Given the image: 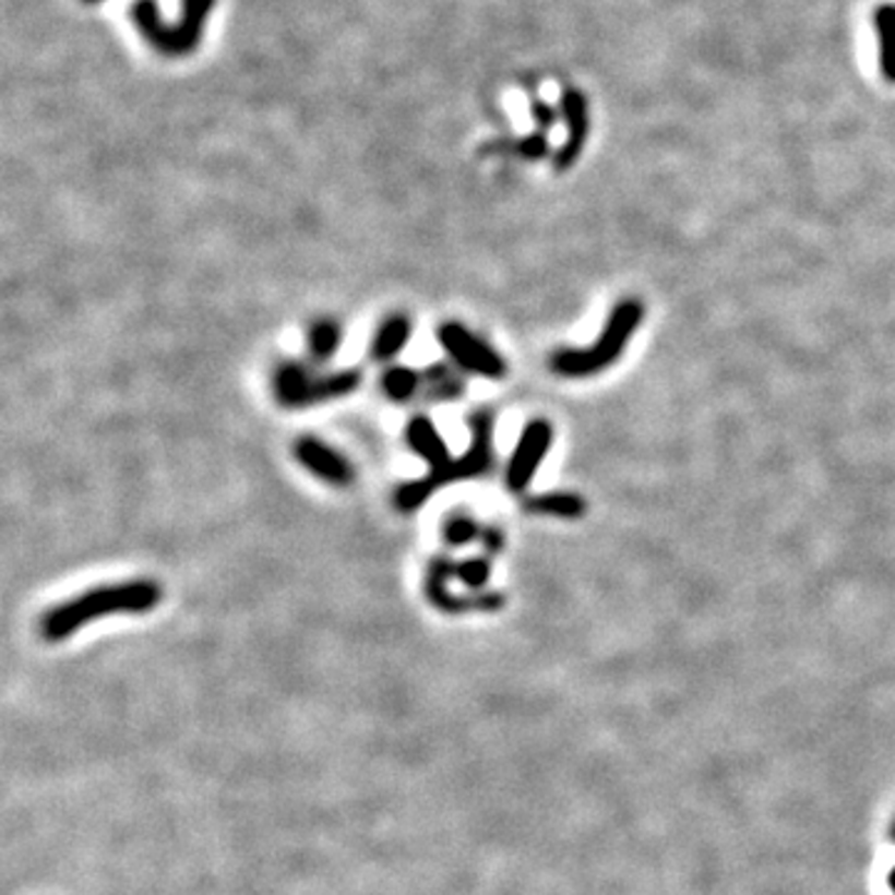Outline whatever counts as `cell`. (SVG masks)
<instances>
[{
	"instance_id": "cell-4",
	"label": "cell",
	"mask_w": 895,
	"mask_h": 895,
	"mask_svg": "<svg viewBox=\"0 0 895 895\" xmlns=\"http://www.w3.org/2000/svg\"><path fill=\"white\" fill-rule=\"evenodd\" d=\"M363 373L358 369H344L336 373H311L307 366L284 363L274 373V396L284 408H309L319 403L351 396L361 389Z\"/></svg>"
},
{
	"instance_id": "cell-5",
	"label": "cell",
	"mask_w": 895,
	"mask_h": 895,
	"mask_svg": "<svg viewBox=\"0 0 895 895\" xmlns=\"http://www.w3.org/2000/svg\"><path fill=\"white\" fill-rule=\"evenodd\" d=\"M212 3L214 0H184V17L182 25H177V28H167V25L159 23L163 17L157 15V8L152 0H140L132 13L138 28L145 33V38L157 50L167 52V56H182V52H190L200 43Z\"/></svg>"
},
{
	"instance_id": "cell-1",
	"label": "cell",
	"mask_w": 895,
	"mask_h": 895,
	"mask_svg": "<svg viewBox=\"0 0 895 895\" xmlns=\"http://www.w3.org/2000/svg\"><path fill=\"white\" fill-rule=\"evenodd\" d=\"M159 599H163V587L155 580H130L120 585L93 587L45 612L40 634L48 642L68 640L73 632L110 614H145L155 610Z\"/></svg>"
},
{
	"instance_id": "cell-10",
	"label": "cell",
	"mask_w": 895,
	"mask_h": 895,
	"mask_svg": "<svg viewBox=\"0 0 895 895\" xmlns=\"http://www.w3.org/2000/svg\"><path fill=\"white\" fill-rule=\"evenodd\" d=\"M562 112L568 120V142L554 155V169H570L577 163L582 147H585L587 132H589V110L587 100L580 90H568L562 95Z\"/></svg>"
},
{
	"instance_id": "cell-22",
	"label": "cell",
	"mask_w": 895,
	"mask_h": 895,
	"mask_svg": "<svg viewBox=\"0 0 895 895\" xmlns=\"http://www.w3.org/2000/svg\"><path fill=\"white\" fill-rule=\"evenodd\" d=\"M888 883H891V888H893V893H895V868L891 871V879H888Z\"/></svg>"
},
{
	"instance_id": "cell-11",
	"label": "cell",
	"mask_w": 895,
	"mask_h": 895,
	"mask_svg": "<svg viewBox=\"0 0 895 895\" xmlns=\"http://www.w3.org/2000/svg\"><path fill=\"white\" fill-rule=\"evenodd\" d=\"M406 441L410 445V451L428 463V470H441L453 461L451 451H448V443L443 441V435L438 433V428L428 416H416L410 420L406 428Z\"/></svg>"
},
{
	"instance_id": "cell-18",
	"label": "cell",
	"mask_w": 895,
	"mask_h": 895,
	"mask_svg": "<svg viewBox=\"0 0 895 895\" xmlns=\"http://www.w3.org/2000/svg\"><path fill=\"white\" fill-rule=\"evenodd\" d=\"M480 535H482L480 525L473 521L470 515H463V513L453 515L451 521L443 525V537L451 548H463V545L478 540Z\"/></svg>"
},
{
	"instance_id": "cell-17",
	"label": "cell",
	"mask_w": 895,
	"mask_h": 895,
	"mask_svg": "<svg viewBox=\"0 0 895 895\" xmlns=\"http://www.w3.org/2000/svg\"><path fill=\"white\" fill-rule=\"evenodd\" d=\"M423 389L428 401H453L463 391V381L445 366H433L423 373Z\"/></svg>"
},
{
	"instance_id": "cell-3",
	"label": "cell",
	"mask_w": 895,
	"mask_h": 895,
	"mask_svg": "<svg viewBox=\"0 0 895 895\" xmlns=\"http://www.w3.org/2000/svg\"><path fill=\"white\" fill-rule=\"evenodd\" d=\"M644 319V307L640 299H624L610 311V319L597 336V342L587 348H565L552 356V371L565 379H587V375L602 373L614 361H620L626 344Z\"/></svg>"
},
{
	"instance_id": "cell-9",
	"label": "cell",
	"mask_w": 895,
	"mask_h": 895,
	"mask_svg": "<svg viewBox=\"0 0 895 895\" xmlns=\"http://www.w3.org/2000/svg\"><path fill=\"white\" fill-rule=\"evenodd\" d=\"M455 577V565L451 560L445 558H438L431 562V570H428V580H426V595L431 599V605L438 607L441 612L448 614H455V612H465V610H482V612H492L498 610V607H503V595L498 593H488V595H478V597H455L448 593V580Z\"/></svg>"
},
{
	"instance_id": "cell-2",
	"label": "cell",
	"mask_w": 895,
	"mask_h": 895,
	"mask_svg": "<svg viewBox=\"0 0 895 895\" xmlns=\"http://www.w3.org/2000/svg\"><path fill=\"white\" fill-rule=\"evenodd\" d=\"M492 465V418L490 414H476L470 418V445L461 458H453L441 470H428L426 478L403 482L396 490V498L393 503L401 510V513H416L418 508H423L435 490H441L445 486H453V482L470 480L486 476Z\"/></svg>"
},
{
	"instance_id": "cell-7",
	"label": "cell",
	"mask_w": 895,
	"mask_h": 895,
	"mask_svg": "<svg viewBox=\"0 0 895 895\" xmlns=\"http://www.w3.org/2000/svg\"><path fill=\"white\" fill-rule=\"evenodd\" d=\"M552 426L548 420L535 418L523 428L521 438H517V445L513 455L508 461L505 470V482L513 492H523L530 486L537 468H540L542 461L548 458L550 445H552Z\"/></svg>"
},
{
	"instance_id": "cell-6",
	"label": "cell",
	"mask_w": 895,
	"mask_h": 895,
	"mask_svg": "<svg viewBox=\"0 0 895 895\" xmlns=\"http://www.w3.org/2000/svg\"><path fill=\"white\" fill-rule=\"evenodd\" d=\"M438 344L443 351L453 358L455 366L463 371L482 375V379L500 381L508 373V366L496 348H490L486 342L465 329L458 321H445L438 326Z\"/></svg>"
},
{
	"instance_id": "cell-21",
	"label": "cell",
	"mask_w": 895,
	"mask_h": 895,
	"mask_svg": "<svg viewBox=\"0 0 895 895\" xmlns=\"http://www.w3.org/2000/svg\"><path fill=\"white\" fill-rule=\"evenodd\" d=\"M480 540L488 548V552H498L500 548H503V535H500L496 527H488V530H482Z\"/></svg>"
},
{
	"instance_id": "cell-20",
	"label": "cell",
	"mask_w": 895,
	"mask_h": 895,
	"mask_svg": "<svg viewBox=\"0 0 895 895\" xmlns=\"http://www.w3.org/2000/svg\"><path fill=\"white\" fill-rule=\"evenodd\" d=\"M517 152H521V155H525V157H530V159H537V157H542L545 152H548V140H545V134H533V138H527L525 142L517 145Z\"/></svg>"
},
{
	"instance_id": "cell-14",
	"label": "cell",
	"mask_w": 895,
	"mask_h": 895,
	"mask_svg": "<svg viewBox=\"0 0 895 895\" xmlns=\"http://www.w3.org/2000/svg\"><path fill=\"white\" fill-rule=\"evenodd\" d=\"M873 28L881 43V73L895 85V5L883 3L875 8Z\"/></svg>"
},
{
	"instance_id": "cell-16",
	"label": "cell",
	"mask_w": 895,
	"mask_h": 895,
	"mask_svg": "<svg viewBox=\"0 0 895 895\" xmlns=\"http://www.w3.org/2000/svg\"><path fill=\"white\" fill-rule=\"evenodd\" d=\"M344 331L334 319H321L309 331V354L313 361H329L342 348Z\"/></svg>"
},
{
	"instance_id": "cell-24",
	"label": "cell",
	"mask_w": 895,
	"mask_h": 895,
	"mask_svg": "<svg viewBox=\"0 0 895 895\" xmlns=\"http://www.w3.org/2000/svg\"><path fill=\"white\" fill-rule=\"evenodd\" d=\"M87 3H95V0H87Z\"/></svg>"
},
{
	"instance_id": "cell-8",
	"label": "cell",
	"mask_w": 895,
	"mask_h": 895,
	"mask_svg": "<svg viewBox=\"0 0 895 895\" xmlns=\"http://www.w3.org/2000/svg\"><path fill=\"white\" fill-rule=\"evenodd\" d=\"M294 458H297L311 476H317L319 480H324L334 488H348L356 480V470L354 465L348 463L346 455L313 435H301L299 441L294 443Z\"/></svg>"
},
{
	"instance_id": "cell-12",
	"label": "cell",
	"mask_w": 895,
	"mask_h": 895,
	"mask_svg": "<svg viewBox=\"0 0 895 895\" xmlns=\"http://www.w3.org/2000/svg\"><path fill=\"white\" fill-rule=\"evenodd\" d=\"M410 342V319L406 313H391L383 324L375 329L371 358L373 361H391L396 358L403 348Z\"/></svg>"
},
{
	"instance_id": "cell-19",
	"label": "cell",
	"mask_w": 895,
	"mask_h": 895,
	"mask_svg": "<svg viewBox=\"0 0 895 895\" xmlns=\"http://www.w3.org/2000/svg\"><path fill=\"white\" fill-rule=\"evenodd\" d=\"M490 577V562L482 558H470L463 560L455 565V580H461L465 587L470 589H482L488 585Z\"/></svg>"
},
{
	"instance_id": "cell-23",
	"label": "cell",
	"mask_w": 895,
	"mask_h": 895,
	"mask_svg": "<svg viewBox=\"0 0 895 895\" xmlns=\"http://www.w3.org/2000/svg\"><path fill=\"white\" fill-rule=\"evenodd\" d=\"M891 838L895 840V823H893V828H891Z\"/></svg>"
},
{
	"instance_id": "cell-15",
	"label": "cell",
	"mask_w": 895,
	"mask_h": 895,
	"mask_svg": "<svg viewBox=\"0 0 895 895\" xmlns=\"http://www.w3.org/2000/svg\"><path fill=\"white\" fill-rule=\"evenodd\" d=\"M381 386L393 403H408L423 389V373L406 369V366H393V369L383 373Z\"/></svg>"
},
{
	"instance_id": "cell-13",
	"label": "cell",
	"mask_w": 895,
	"mask_h": 895,
	"mask_svg": "<svg viewBox=\"0 0 895 895\" xmlns=\"http://www.w3.org/2000/svg\"><path fill=\"white\" fill-rule=\"evenodd\" d=\"M525 510L537 515L562 517V521H580L585 515L587 503L575 492H542V496L527 498Z\"/></svg>"
}]
</instances>
